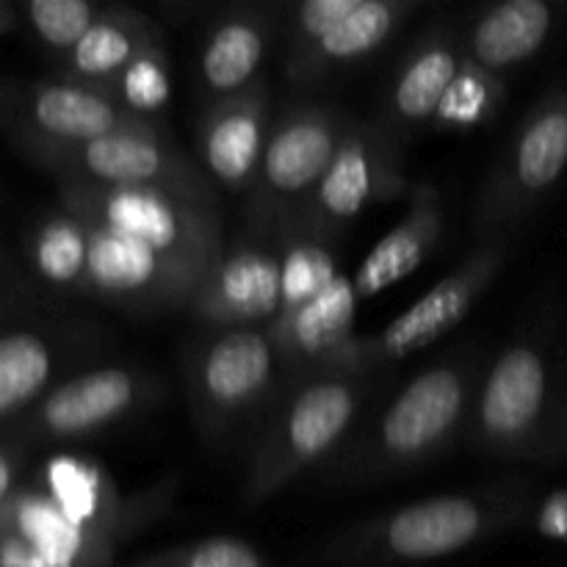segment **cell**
<instances>
[{
	"instance_id": "6da1fadb",
	"label": "cell",
	"mask_w": 567,
	"mask_h": 567,
	"mask_svg": "<svg viewBox=\"0 0 567 567\" xmlns=\"http://www.w3.org/2000/svg\"><path fill=\"white\" fill-rule=\"evenodd\" d=\"M476 365L454 358L421 371L399 391L374 426L338 460L336 476L374 482L419 468L457 437L474 410Z\"/></svg>"
},
{
	"instance_id": "7a4b0ae2",
	"label": "cell",
	"mask_w": 567,
	"mask_h": 567,
	"mask_svg": "<svg viewBox=\"0 0 567 567\" xmlns=\"http://www.w3.org/2000/svg\"><path fill=\"white\" fill-rule=\"evenodd\" d=\"M369 391V374L308 371L277 404L244 476L241 502L249 509L269 502L299 474L324 460L349 426Z\"/></svg>"
},
{
	"instance_id": "3957f363",
	"label": "cell",
	"mask_w": 567,
	"mask_h": 567,
	"mask_svg": "<svg viewBox=\"0 0 567 567\" xmlns=\"http://www.w3.org/2000/svg\"><path fill=\"white\" fill-rule=\"evenodd\" d=\"M518 509V504L482 496L426 498L341 537L332 557L349 567H391L452 557L513 520Z\"/></svg>"
},
{
	"instance_id": "277c9868",
	"label": "cell",
	"mask_w": 567,
	"mask_h": 567,
	"mask_svg": "<svg viewBox=\"0 0 567 567\" xmlns=\"http://www.w3.org/2000/svg\"><path fill=\"white\" fill-rule=\"evenodd\" d=\"M33 164L55 183L100 188H164L177 197L216 205L208 177L181 144L155 122L122 127L70 150L33 155Z\"/></svg>"
},
{
	"instance_id": "5b68a950",
	"label": "cell",
	"mask_w": 567,
	"mask_h": 567,
	"mask_svg": "<svg viewBox=\"0 0 567 567\" xmlns=\"http://www.w3.org/2000/svg\"><path fill=\"white\" fill-rule=\"evenodd\" d=\"M55 186L61 208L125 233L166 258L208 269L225 249L216 205L177 197L164 188H100L83 183Z\"/></svg>"
},
{
	"instance_id": "8992f818",
	"label": "cell",
	"mask_w": 567,
	"mask_h": 567,
	"mask_svg": "<svg viewBox=\"0 0 567 567\" xmlns=\"http://www.w3.org/2000/svg\"><path fill=\"white\" fill-rule=\"evenodd\" d=\"M347 116L330 105H291L275 120L260 161L258 181L249 192V221L258 233H282L293 225L319 183L324 181Z\"/></svg>"
},
{
	"instance_id": "52a82bcc",
	"label": "cell",
	"mask_w": 567,
	"mask_h": 567,
	"mask_svg": "<svg viewBox=\"0 0 567 567\" xmlns=\"http://www.w3.org/2000/svg\"><path fill=\"white\" fill-rule=\"evenodd\" d=\"M280 363L269 332L255 327L208 330L186 354V391L194 424L219 443L269 399Z\"/></svg>"
},
{
	"instance_id": "ba28073f",
	"label": "cell",
	"mask_w": 567,
	"mask_h": 567,
	"mask_svg": "<svg viewBox=\"0 0 567 567\" xmlns=\"http://www.w3.org/2000/svg\"><path fill=\"white\" fill-rule=\"evenodd\" d=\"M413 188L402 169L399 133L388 122H349L324 181L286 233L330 238L369 205L391 203Z\"/></svg>"
},
{
	"instance_id": "9c48e42d",
	"label": "cell",
	"mask_w": 567,
	"mask_h": 567,
	"mask_svg": "<svg viewBox=\"0 0 567 567\" xmlns=\"http://www.w3.org/2000/svg\"><path fill=\"white\" fill-rule=\"evenodd\" d=\"M567 166V94L551 92L524 116L476 197L474 227L496 238L518 225Z\"/></svg>"
},
{
	"instance_id": "30bf717a",
	"label": "cell",
	"mask_w": 567,
	"mask_h": 567,
	"mask_svg": "<svg viewBox=\"0 0 567 567\" xmlns=\"http://www.w3.org/2000/svg\"><path fill=\"white\" fill-rule=\"evenodd\" d=\"M6 136L25 158L81 147L105 133L144 125V116L122 109L105 92L75 81H17L0 94Z\"/></svg>"
},
{
	"instance_id": "8fae6325",
	"label": "cell",
	"mask_w": 567,
	"mask_h": 567,
	"mask_svg": "<svg viewBox=\"0 0 567 567\" xmlns=\"http://www.w3.org/2000/svg\"><path fill=\"white\" fill-rule=\"evenodd\" d=\"M507 252L509 244L504 236L485 238L482 247H476L452 275L443 277L419 302L410 305L399 319H393L380 336L358 338L343 352L336 369L330 371L369 374L374 365L410 358V354L435 343L446 332H452L471 313V308L487 291V286L496 280L498 269L507 260Z\"/></svg>"
},
{
	"instance_id": "7c38bea8",
	"label": "cell",
	"mask_w": 567,
	"mask_h": 567,
	"mask_svg": "<svg viewBox=\"0 0 567 567\" xmlns=\"http://www.w3.org/2000/svg\"><path fill=\"white\" fill-rule=\"evenodd\" d=\"M81 219L89 230L86 297H97L131 313L188 310L208 271L205 266L166 258L125 233L111 230L89 216Z\"/></svg>"
},
{
	"instance_id": "4fadbf2b",
	"label": "cell",
	"mask_w": 567,
	"mask_h": 567,
	"mask_svg": "<svg viewBox=\"0 0 567 567\" xmlns=\"http://www.w3.org/2000/svg\"><path fill=\"white\" fill-rule=\"evenodd\" d=\"M551 402V374L535 343L518 341L493 360L474 399L471 432L485 452L524 454L535 446Z\"/></svg>"
},
{
	"instance_id": "5bb4252c",
	"label": "cell",
	"mask_w": 567,
	"mask_h": 567,
	"mask_svg": "<svg viewBox=\"0 0 567 567\" xmlns=\"http://www.w3.org/2000/svg\"><path fill=\"white\" fill-rule=\"evenodd\" d=\"M282 308L280 247L238 241L225 247L199 280L188 313L208 330H238L275 321Z\"/></svg>"
},
{
	"instance_id": "9a60e30c",
	"label": "cell",
	"mask_w": 567,
	"mask_h": 567,
	"mask_svg": "<svg viewBox=\"0 0 567 567\" xmlns=\"http://www.w3.org/2000/svg\"><path fill=\"white\" fill-rule=\"evenodd\" d=\"M153 396V382L133 369L89 371L44 393L25 415L20 435L28 441H75L109 430L136 413Z\"/></svg>"
},
{
	"instance_id": "2e32d148",
	"label": "cell",
	"mask_w": 567,
	"mask_h": 567,
	"mask_svg": "<svg viewBox=\"0 0 567 567\" xmlns=\"http://www.w3.org/2000/svg\"><path fill=\"white\" fill-rule=\"evenodd\" d=\"M269 131V86L260 78L205 111L194 133L199 164L230 192H252Z\"/></svg>"
},
{
	"instance_id": "e0dca14e",
	"label": "cell",
	"mask_w": 567,
	"mask_h": 567,
	"mask_svg": "<svg viewBox=\"0 0 567 567\" xmlns=\"http://www.w3.org/2000/svg\"><path fill=\"white\" fill-rule=\"evenodd\" d=\"M360 293L352 280L338 277L324 293L293 313H282L266 327L275 343L280 363L297 371H330L358 341L354 319H358Z\"/></svg>"
},
{
	"instance_id": "ac0fdd59",
	"label": "cell",
	"mask_w": 567,
	"mask_h": 567,
	"mask_svg": "<svg viewBox=\"0 0 567 567\" xmlns=\"http://www.w3.org/2000/svg\"><path fill=\"white\" fill-rule=\"evenodd\" d=\"M415 9H419L415 0H363L319 44L305 53L288 55L286 75L297 86H313L324 81L330 72L343 70L380 50Z\"/></svg>"
},
{
	"instance_id": "d6986e66",
	"label": "cell",
	"mask_w": 567,
	"mask_h": 567,
	"mask_svg": "<svg viewBox=\"0 0 567 567\" xmlns=\"http://www.w3.org/2000/svg\"><path fill=\"white\" fill-rule=\"evenodd\" d=\"M275 20L264 6H233L219 17L199 55V78L205 94L230 97L258 83V70L271 42Z\"/></svg>"
},
{
	"instance_id": "ffe728a7",
	"label": "cell",
	"mask_w": 567,
	"mask_h": 567,
	"mask_svg": "<svg viewBox=\"0 0 567 567\" xmlns=\"http://www.w3.org/2000/svg\"><path fill=\"white\" fill-rule=\"evenodd\" d=\"M441 236V194H437V188L430 186V183L413 186L408 214L402 216V221H399L385 238L377 241V247L365 255L358 275H354L352 282L354 288H358L360 299L385 291L393 282L404 280L410 271L419 269V266L430 258L432 249L437 247Z\"/></svg>"
},
{
	"instance_id": "44dd1931",
	"label": "cell",
	"mask_w": 567,
	"mask_h": 567,
	"mask_svg": "<svg viewBox=\"0 0 567 567\" xmlns=\"http://www.w3.org/2000/svg\"><path fill=\"white\" fill-rule=\"evenodd\" d=\"M161 39V28L147 14L127 6H111L89 28L86 37L64 53L66 81L109 94L116 78Z\"/></svg>"
},
{
	"instance_id": "7402d4cb",
	"label": "cell",
	"mask_w": 567,
	"mask_h": 567,
	"mask_svg": "<svg viewBox=\"0 0 567 567\" xmlns=\"http://www.w3.org/2000/svg\"><path fill=\"white\" fill-rule=\"evenodd\" d=\"M465 59V48L446 31H432L413 48L388 89L385 120L393 131L435 120L454 75Z\"/></svg>"
},
{
	"instance_id": "603a6c76",
	"label": "cell",
	"mask_w": 567,
	"mask_h": 567,
	"mask_svg": "<svg viewBox=\"0 0 567 567\" xmlns=\"http://www.w3.org/2000/svg\"><path fill=\"white\" fill-rule=\"evenodd\" d=\"M551 33V6L543 0H504L476 17L465 55L485 70L502 72L529 61Z\"/></svg>"
},
{
	"instance_id": "cb8c5ba5",
	"label": "cell",
	"mask_w": 567,
	"mask_h": 567,
	"mask_svg": "<svg viewBox=\"0 0 567 567\" xmlns=\"http://www.w3.org/2000/svg\"><path fill=\"white\" fill-rule=\"evenodd\" d=\"M28 255L48 282L86 293L89 230L81 216L66 208L44 214L28 238Z\"/></svg>"
},
{
	"instance_id": "d4e9b609",
	"label": "cell",
	"mask_w": 567,
	"mask_h": 567,
	"mask_svg": "<svg viewBox=\"0 0 567 567\" xmlns=\"http://www.w3.org/2000/svg\"><path fill=\"white\" fill-rule=\"evenodd\" d=\"M53 374V349L39 332L14 330L0 341V415L22 419L42 399Z\"/></svg>"
},
{
	"instance_id": "484cf974",
	"label": "cell",
	"mask_w": 567,
	"mask_h": 567,
	"mask_svg": "<svg viewBox=\"0 0 567 567\" xmlns=\"http://www.w3.org/2000/svg\"><path fill=\"white\" fill-rule=\"evenodd\" d=\"M277 247H280L282 264L280 316L313 302L341 277L336 255L327 247V238L310 236V233H282Z\"/></svg>"
},
{
	"instance_id": "4316f807",
	"label": "cell",
	"mask_w": 567,
	"mask_h": 567,
	"mask_svg": "<svg viewBox=\"0 0 567 567\" xmlns=\"http://www.w3.org/2000/svg\"><path fill=\"white\" fill-rule=\"evenodd\" d=\"M504 97V78L465 55L432 125L437 131H474L498 114Z\"/></svg>"
},
{
	"instance_id": "83f0119b",
	"label": "cell",
	"mask_w": 567,
	"mask_h": 567,
	"mask_svg": "<svg viewBox=\"0 0 567 567\" xmlns=\"http://www.w3.org/2000/svg\"><path fill=\"white\" fill-rule=\"evenodd\" d=\"M172 94V78H169V59H166L164 39L150 44L111 86L109 97H114L122 109L133 111V114L150 120L158 114Z\"/></svg>"
},
{
	"instance_id": "f1b7e54d",
	"label": "cell",
	"mask_w": 567,
	"mask_h": 567,
	"mask_svg": "<svg viewBox=\"0 0 567 567\" xmlns=\"http://www.w3.org/2000/svg\"><path fill=\"white\" fill-rule=\"evenodd\" d=\"M103 11L105 6L94 0H28L20 14H25L28 25L48 48L70 53Z\"/></svg>"
},
{
	"instance_id": "f546056e",
	"label": "cell",
	"mask_w": 567,
	"mask_h": 567,
	"mask_svg": "<svg viewBox=\"0 0 567 567\" xmlns=\"http://www.w3.org/2000/svg\"><path fill=\"white\" fill-rule=\"evenodd\" d=\"M127 567H271L269 559L238 537H205L150 554Z\"/></svg>"
},
{
	"instance_id": "4dcf8cb0",
	"label": "cell",
	"mask_w": 567,
	"mask_h": 567,
	"mask_svg": "<svg viewBox=\"0 0 567 567\" xmlns=\"http://www.w3.org/2000/svg\"><path fill=\"white\" fill-rule=\"evenodd\" d=\"M363 0H308L293 9L291 55L319 44L336 25H341Z\"/></svg>"
},
{
	"instance_id": "1f68e13d",
	"label": "cell",
	"mask_w": 567,
	"mask_h": 567,
	"mask_svg": "<svg viewBox=\"0 0 567 567\" xmlns=\"http://www.w3.org/2000/svg\"><path fill=\"white\" fill-rule=\"evenodd\" d=\"M540 529L546 535L554 537H567V496L559 493V496H551L546 502L540 513Z\"/></svg>"
}]
</instances>
